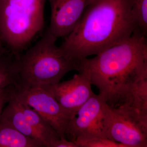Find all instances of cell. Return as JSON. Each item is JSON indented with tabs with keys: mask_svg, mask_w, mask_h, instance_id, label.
<instances>
[{
	"mask_svg": "<svg viewBox=\"0 0 147 147\" xmlns=\"http://www.w3.org/2000/svg\"><path fill=\"white\" fill-rule=\"evenodd\" d=\"M96 55L83 63L106 104L115 109L131 104L133 90L147 79V36L137 29L128 38Z\"/></svg>",
	"mask_w": 147,
	"mask_h": 147,
	"instance_id": "cell-1",
	"label": "cell"
},
{
	"mask_svg": "<svg viewBox=\"0 0 147 147\" xmlns=\"http://www.w3.org/2000/svg\"><path fill=\"white\" fill-rule=\"evenodd\" d=\"M137 29L130 0H91L59 47L74 60L82 62L127 39Z\"/></svg>",
	"mask_w": 147,
	"mask_h": 147,
	"instance_id": "cell-2",
	"label": "cell"
},
{
	"mask_svg": "<svg viewBox=\"0 0 147 147\" xmlns=\"http://www.w3.org/2000/svg\"><path fill=\"white\" fill-rule=\"evenodd\" d=\"M57 38L48 29L33 46L18 59L19 81L24 88L52 86L66 74L82 69V62L74 60L57 46Z\"/></svg>",
	"mask_w": 147,
	"mask_h": 147,
	"instance_id": "cell-3",
	"label": "cell"
},
{
	"mask_svg": "<svg viewBox=\"0 0 147 147\" xmlns=\"http://www.w3.org/2000/svg\"><path fill=\"white\" fill-rule=\"evenodd\" d=\"M46 0H0V41L17 59L45 24Z\"/></svg>",
	"mask_w": 147,
	"mask_h": 147,
	"instance_id": "cell-4",
	"label": "cell"
},
{
	"mask_svg": "<svg viewBox=\"0 0 147 147\" xmlns=\"http://www.w3.org/2000/svg\"><path fill=\"white\" fill-rule=\"evenodd\" d=\"M107 139L125 147H147V115L131 108L115 109L104 104Z\"/></svg>",
	"mask_w": 147,
	"mask_h": 147,
	"instance_id": "cell-5",
	"label": "cell"
},
{
	"mask_svg": "<svg viewBox=\"0 0 147 147\" xmlns=\"http://www.w3.org/2000/svg\"><path fill=\"white\" fill-rule=\"evenodd\" d=\"M14 94L18 100L32 108L50 124L61 139H65L66 129L73 117L62 107L48 88L14 86Z\"/></svg>",
	"mask_w": 147,
	"mask_h": 147,
	"instance_id": "cell-6",
	"label": "cell"
},
{
	"mask_svg": "<svg viewBox=\"0 0 147 147\" xmlns=\"http://www.w3.org/2000/svg\"><path fill=\"white\" fill-rule=\"evenodd\" d=\"M105 103L102 94L99 93L96 95L94 93L79 108L76 115L70 120L66 129L65 134L71 135V141L94 138L107 139L105 123Z\"/></svg>",
	"mask_w": 147,
	"mask_h": 147,
	"instance_id": "cell-7",
	"label": "cell"
},
{
	"mask_svg": "<svg viewBox=\"0 0 147 147\" xmlns=\"http://www.w3.org/2000/svg\"><path fill=\"white\" fill-rule=\"evenodd\" d=\"M82 69L70 80L46 87L58 102L74 117L79 108L94 93L90 71L82 62Z\"/></svg>",
	"mask_w": 147,
	"mask_h": 147,
	"instance_id": "cell-8",
	"label": "cell"
},
{
	"mask_svg": "<svg viewBox=\"0 0 147 147\" xmlns=\"http://www.w3.org/2000/svg\"><path fill=\"white\" fill-rule=\"evenodd\" d=\"M51 11L50 32L57 38L65 37L79 23L91 0H47Z\"/></svg>",
	"mask_w": 147,
	"mask_h": 147,
	"instance_id": "cell-9",
	"label": "cell"
},
{
	"mask_svg": "<svg viewBox=\"0 0 147 147\" xmlns=\"http://www.w3.org/2000/svg\"><path fill=\"white\" fill-rule=\"evenodd\" d=\"M7 104L3 110L0 121L9 124L22 134L38 141L44 147L40 137L29 123L24 115L19 101L14 95V90Z\"/></svg>",
	"mask_w": 147,
	"mask_h": 147,
	"instance_id": "cell-10",
	"label": "cell"
},
{
	"mask_svg": "<svg viewBox=\"0 0 147 147\" xmlns=\"http://www.w3.org/2000/svg\"><path fill=\"white\" fill-rule=\"evenodd\" d=\"M18 100L29 123L40 137L43 146L53 147L55 142L61 139L59 134L36 111Z\"/></svg>",
	"mask_w": 147,
	"mask_h": 147,
	"instance_id": "cell-11",
	"label": "cell"
},
{
	"mask_svg": "<svg viewBox=\"0 0 147 147\" xmlns=\"http://www.w3.org/2000/svg\"><path fill=\"white\" fill-rule=\"evenodd\" d=\"M42 144L19 132L5 122L0 121V147H42Z\"/></svg>",
	"mask_w": 147,
	"mask_h": 147,
	"instance_id": "cell-12",
	"label": "cell"
},
{
	"mask_svg": "<svg viewBox=\"0 0 147 147\" xmlns=\"http://www.w3.org/2000/svg\"><path fill=\"white\" fill-rule=\"evenodd\" d=\"M18 59L9 51L0 53V89L18 85Z\"/></svg>",
	"mask_w": 147,
	"mask_h": 147,
	"instance_id": "cell-13",
	"label": "cell"
},
{
	"mask_svg": "<svg viewBox=\"0 0 147 147\" xmlns=\"http://www.w3.org/2000/svg\"><path fill=\"white\" fill-rule=\"evenodd\" d=\"M131 13L137 29L147 34V0H130Z\"/></svg>",
	"mask_w": 147,
	"mask_h": 147,
	"instance_id": "cell-14",
	"label": "cell"
},
{
	"mask_svg": "<svg viewBox=\"0 0 147 147\" xmlns=\"http://www.w3.org/2000/svg\"><path fill=\"white\" fill-rule=\"evenodd\" d=\"M73 142L78 147H125L120 143L102 138H94Z\"/></svg>",
	"mask_w": 147,
	"mask_h": 147,
	"instance_id": "cell-15",
	"label": "cell"
},
{
	"mask_svg": "<svg viewBox=\"0 0 147 147\" xmlns=\"http://www.w3.org/2000/svg\"><path fill=\"white\" fill-rule=\"evenodd\" d=\"M14 86H10L0 89V117L5 106L8 103L13 94Z\"/></svg>",
	"mask_w": 147,
	"mask_h": 147,
	"instance_id": "cell-16",
	"label": "cell"
},
{
	"mask_svg": "<svg viewBox=\"0 0 147 147\" xmlns=\"http://www.w3.org/2000/svg\"><path fill=\"white\" fill-rule=\"evenodd\" d=\"M53 147H78L74 142L72 141H69L65 139H58L54 145Z\"/></svg>",
	"mask_w": 147,
	"mask_h": 147,
	"instance_id": "cell-17",
	"label": "cell"
},
{
	"mask_svg": "<svg viewBox=\"0 0 147 147\" xmlns=\"http://www.w3.org/2000/svg\"><path fill=\"white\" fill-rule=\"evenodd\" d=\"M8 51H9L5 47L2 42L0 41V53H6Z\"/></svg>",
	"mask_w": 147,
	"mask_h": 147,
	"instance_id": "cell-18",
	"label": "cell"
}]
</instances>
